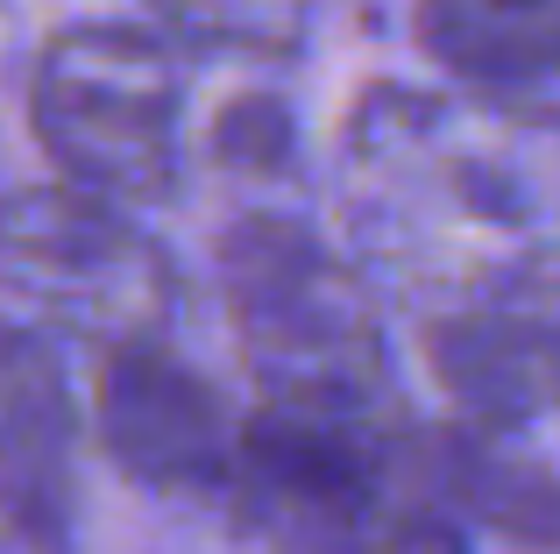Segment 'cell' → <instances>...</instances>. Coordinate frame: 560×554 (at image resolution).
Masks as SVG:
<instances>
[{"mask_svg": "<svg viewBox=\"0 0 560 554\" xmlns=\"http://www.w3.org/2000/svg\"><path fill=\"white\" fill-rule=\"evenodd\" d=\"M411 36L476 93H533L560 71V0H411Z\"/></svg>", "mask_w": 560, "mask_h": 554, "instance_id": "ba28073f", "label": "cell"}, {"mask_svg": "<svg viewBox=\"0 0 560 554\" xmlns=\"http://www.w3.org/2000/svg\"><path fill=\"white\" fill-rule=\"evenodd\" d=\"M319 0H150L156 28L191 50L228 57H284L305 43Z\"/></svg>", "mask_w": 560, "mask_h": 554, "instance_id": "9c48e42d", "label": "cell"}, {"mask_svg": "<svg viewBox=\"0 0 560 554\" xmlns=\"http://www.w3.org/2000/svg\"><path fill=\"white\" fill-rule=\"evenodd\" d=\"M8 299L14 327H36L50 342H93L100 356L128 334L171 327L178 264L156 250L136 207L50 178L22 185L8 207Z\"/></svg>", "mask_w": 560, "mask_h": 554, "instance_id": "277c9868", "label": "cell"}, {"mask_svg": "<svg viewBox=\"0 0 560 554\" xmlns=\"http://www.w3.org/2000/svg\"><path fill=\"white\" fill-rule=\"evenodd\" d=\"M220 171H256V178H277V171H291V114L277 107V100L248 93L234 100V114L220 122Z\"/></svg>", "mask_w": 560, "mask_h": 554, "instance_id": "30bf717a", "label": "cell"}, {"mask_svg": "<svg viewBox=\"0 0 560 554\" xmlns=\"http://www.w3.org/2000/svg\"><path fill=\"white\" fill-rule=\"evenodd\" d=\"M85 427L128 484L178 505H234L248 413H234L220 377L171 327L100 348Z\"/></svg>", "mask_w": 560, "mask_h": 554, "instance_id": "5b68a950", "label": "cell"}, {"mask_svg": "<svg viewBox=\"0 0 560 554\" xmlns=\"http://www.w3.org/2000/svg\"><path fill=\"white\" fill-rule=\"evenodd\" d=\"M425 370L462 434L547 462V441H560V256L425 313Z\"/></svg>", "mask_w": 560, "mask_h": 554, "instance_id": "8992f818", "label": "cell"}, {"mask_svg": "<svg viewBox=\"0 0 560 554\" xmlns=\"http://www.w3.org/2000/svg\"><path fill=\"white\" fill-rule=\"evenodd\" d=\"M28 136L50 178L114 207H150L178 185L185 71L178 36L142 22H65L28 57Z\"/></svg>", "mask_w": 560, "mask_h": 554, "instance_id": "3957f363", "label": "cell"}, {"mask_svg": "<svg viewBox=\"0 0 560 554\" xmlns=\"http://www.w3.org/2000/svg\"><path fill=\"white\" fill-rule=\"evenodd\" d=\"M79 405L50 334L8 327L0 434H8V533L28 554H71L79 527Z\"/></svg>", "mask_w": 560, "mask_h": 554, "instance_id": "52a82bcc", "label": "cell"}, {"mask_svg": "<svg viewBox=\"0 0 560 554\" xmlns=\"http://www.w3.org/2000/svg\"><path fill=\"white\" fill-rule=\"evenodd\" d=\"M553 164L511 93L370 85L341 128V207L362 256L440 313L553 264Z\"/></svg>", "mask_w": 560, "mask_h": 554, "instance_id": "6da1fadb", "label": "cell"}, {"mask_svg": "<svg viewBox=\"0 0 560 554\" xmlns=\"http://www.w3.org/2000/svg\"><path fill=\"white\" fill-rule=\"evenodd\" d=\"M234 356L277 413H397V356L376 285L341 242L277 207H248L220 242Z\"/></svg>", "mask_w": 560, "mask_h": 554, "instance_id": "7a4b0ae2", "label": "cell"}]
</instances>
